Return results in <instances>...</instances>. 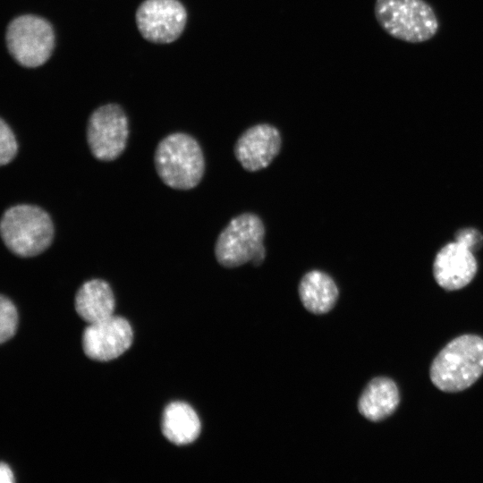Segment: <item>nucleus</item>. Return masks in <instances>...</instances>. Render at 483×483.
Returning <instances> with one entry per match:
<instances>
[{
  "label": "nucleus",
  "mask_w": 483,
  "mask_h": 483,
  "mask_svg": "<svg viewBox=\"0 0 483 483\" xmlns=\"http://www.w3.org/2000/svg\"><path fill=\"white\" fill-rule=\"evenodd\" d=\"M483 374V338L463 335L449 342L434 359L430 379L446 393L465 390Z\"/></svg>",
  "instance_id": "f257e3e1"
},
{
  "label": "nucleus",
  "mask_w": 483,
  "mask_h": 483,
  "mask_svg": "<svg viewBox=\"0 0 483 483\" xmlns=\"http://www.w3.org/2000/svg\"><path fill=\"white\" fill-rule=\"evenodd\" d=\"M374 14L389 36L411 44L427 42L439 30L436 13L425 0H376Z\"/></svg>",
  "instance_id": "f03ea898"
},
{
  "label": "nucleus",
  "mask_w": 483,
  "mask_h": 483,
  "mask_svg": "<svg viewBox=\"0 0 483 483\" xmlns=\"http://www.w3.org/2000/svg\"><path fill=\"white\" fill-rule=\"evenodd\" d=\"M160 179L177 190H191L201 181L205 160L198 141L189 134L175 132L163 139L155 152Z\"/></svg>",
  "instance_id": "7ed1b4c3"
},
{
  "label": "nucleus",
  "mask_w": 483,
  "mask_h": 483,
  "mask_svg": "<svg viewBox=\"0 0 483 483\" xmlns=\"http://www.w3.org/2000/svg\"><path fill=\"white\" fill-rule=\"evenodd\" d=\"M1 236L13 254L30 258L45 251L54 238V225L49 215L33 205H16L2 216Z\"/></svg>",
  "instance_id": "20e7f679"
},
{
  "label": "nucleus",
  "mask_w": 483,
  "mask_h": 483,
  "mask_svg": "<svg viewBox=\"0 0 483 483\" xmlns=\"http://www.w3.org/2000/svg\"><path fill=\"white\" fill-rule=\"evenodd\" d=\"M265 226L255 214L243 213L233 217L219 233L215 256L225 267H240L249 261L260 265L266 257L263 245Z\"/></svg>",
  "instance_id": "39448f33"
},
{
  "label": "nucleus",
  "mask_w": 483,
  "mask_h": 483,
  "mask_svg": "<svg viewBox=\"0 0 483 483\" xmlns=\"http://www.w3.org/2000/svg\"><path fill=\"white\" fill-rule=\"evenodd\" d=\"M6 44L10 54L22 66L38 67L51 56L55 33L45 19L26 14L13 19L6 30Z\"/></svg>",
  "instance_id": "423d86ee"
},
{
  "label": "nucleus",
  "mask_w": 483,
  "mask_h": 483,
  "mask_svg": "<svg viewBox=\"0 0 483 483\" xmlns=\"http://www.w3.org/2000/svg\"><path fill=\"white\" fill-rule=\"evenodd\" d=\"M128 135V120L118 105L102 106L89 116L87 140L92 155L98 160L117 158L126 147Z\"/></svg>",
  "instance_id": "0eeeda50"
},
{
  "label": "nucleus",
  "mask_w": 483,
  "mask_h": 483,
  "mask_svg": "<svg viewBox=\"0 0 483 483\" xmlns=\"http://www.w3.org/2000/svg\"><path fill=\"white\" fill-rule=\"evenodd\" d=\"M187 12L178 0H145L136 13L140 34L154 43H171L182 33Z\"/></svg>",
  "instance_id": "6e6552de"
},
{
  "label": "nucleus",
  "mask_w": 483,
  "mask_h": 483,
  "mask_svg": "<svg viewBox=\"0 0 483 483\" xmlns=\"http://www.w3.org/2000/svg\"><path fill=\"white\" fill-rule=\"evenodd\" d=\"M133 331L120 316L89 324L82 335V348L91 360L108 361L121 356L131 345Z\"/></svg>",
  "instance_id": "1a4fd4ad"
},
{
  "label": "nucleus",
  "mask_w": 483,
  "mask_h": 483,
  "mask_svg": "<svg viewBox=\"0 0 483 483\" xmlns=\"http://www.w3.org/2000/svg\"><path fill=\"white\" fill-rule=\"evenodd\" d=\"M281 143L280 132L275 126L259 123L242 133L234 145V155L245 170L256 172L271 164Z\"/></svg>",
  "instance_id": "9d476101"
},
{
  "label": "nucleus",
  "mask_w": 483,
  "mask_h": 483,
  "mask_svg": "<svg viewBox=\"0 0 483 483\" xmlns=\"http://www.w3.org/2000/svg\"><path fill=\"white\" fill-rule=\"evenodd\" d=\"M477 267L473 252L455 241L438 251L433 265V274L442 288L459 290L473 279Z\"/></svg>",
  "instance_id": "9b49d317"
},
{
  "label": "nucleus",
  "mask_w": 483,
  "mask_h": 483,
  "mask_svg": "<svg viewBox=\"0 0 483 483\" xmlns=\"http://www.w3.org/2000/svg\"><path fill=\"white\" fill-rule=\"evenodd\" d=\"M400 394L396 384L388 377H375L364 388L359 402L360 413L371 421H380L396 410Z\"/></svg>",
  "instance_id": "f8f14e48"
},
{
  "label": "nucleus",
  "mask_w": 483,
  "mask_h": 483,
  "mask_svg": "<svg viewBox=\"0 0 483 483\" xmlns=\"http://www.w3.org/2000/svg\"><path fill=\"white\" fill-rule=\"evenodd\" d=\"M114 296L110 285L104 280L92 279L85 282L75 295L77 314L91 324L114 315Z\"/></svg>",
  "instance_id": "ddd939ff"
},
{
  "label": "nucleus",
  "mask_w": 483,
  "mask_h": 483,
  "mask_svg": "<svg viewBox=\"0 0 483 483\" xmlns=\"http://www.w3.org/2000/svg\"><path fill=\"white\" fill-rule=\"evenodd\" d=\"M161 428L171 443L185 445L199 437L201 425L192 407L183 402H173L164 411Z\"/></svg>",
  "instance_id": "4468645a"
},
{
  "label": "nucleus",
  "mask_w": 483,
  "mask_h": 483,
  "mask_svg": "<svg viewBox=\"0 0 483 483\" xmlns=\"http://www.w3.org/2000/svg\"><path fill=\"white\" fill-rule=\"evenodd\" d=\"M338 294V288L332 277L319 270L306 273L299 284V295L303 306L314 314L330 311L336 303Z\"/></svg>",
  "instance_id": "2eb2a0df"
},
{
  "label": "nucleus",
  "mask_w": 483,
  "mask_h": 483,
  "mask_svg": "<svg viewBox=\"0 0 483 483\" xmlns=\"http://www.w3.org/2000/svg\"><path fill=\"white\" fill-rule=\"evenodd\" d=\"M18 325L16 307L7 297L0 298V343H4L12 338Z\"/></svg>",
  "instance_id": "dca6fc26"
},
{
  "label": "nucleus",
  "mask_w": 483,
  "mask_h": 483,
  "mask_svg": "<svg viewBox=\"0 0 483 483\" xmlns=\"http://www.w3.org/2000/svg\"><path fill=\"white\" fill-rule=\"evenodd\" d=\"M18 144L10 126L2 118L0 121V164L10 163L16 156Z\"/></svg>",
  "instance_id": "f3484780"
},
{
  "label": "nucleus",
  "mask_w": 483,
  "mask_h": 483,
  "mask_svg": "<svg viewBox=\"0 0 483 483\" xmlns=\"http://www.w3.org/2000/svg\"><path fill=\"white\" fill-rule=\"evenodd\" d=\"M483 238L479 232L472 228L460 231L456 236V242H460L472 252L479 247Z\"/></svg>",
  "instance_id": "a211bd4d"
},
{
  "label": "nucleus",
  "mask_w": 483,
  "mask_h": 483,
  "mask_svg": "<svg viewBox=\"0 0 483 483\" xmlns=\"http://www.w3.org/2000/svg\"><path fill=\"white\" fill-rule=\"evenodd\" d=\"M14 481V477L10 467L4 463L1 462L0 465V482L1 483H13Z\"/></svg>",
  "instance_id": "6ab92c4d"
}]
</instances>
